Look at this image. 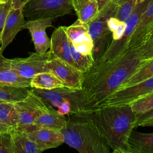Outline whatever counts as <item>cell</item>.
<instances>
[{"instance_id": "1", "label": "cell", "mask_w": 153, "mask_h": 153, "mask_svg": "<svg viewBox=\"0 0 153 153\" xmlns=\"http://www.w3.org/2000/svg\"><path fill=\"white\" fill-rule=\"evenodd\" d=\"M145 61L135 49H128L112 61L94 65L84 74L82 91L85 111L94 109Z\"/></svg>"}, {"instance_id": "2", "label": "cell", "mask_w": 153, "mask_h": 153, "mask_svg": "<svg viewBox=\"0 0 153 153\" xmlns=\"http://www.w3.org/2000/svg\"><path fill=\"white\" fill-rule=\"evenodd\" d=\"M85 112L113 152L129 153L128 140L135 121V114L130 105L101 107Z\"/></svg>"}, {"instance_id": "3", "label": "cell", "mask_w": 153, "mask_h": 153, "mask_svg": "<svg viewBox=\"0 0 153 153\" xmlns=\"http://www.w3.org/2000/svg\"><path fill=\"white\" fill-rule=\"evenodd\" d=\"M64 143L79 153H109L111 148L85 111L68 115L60 130Z\"/></svg>"}, {"instance_id": "4", "label": "cell", "mask_w": 153, "mask_h": 153, "mask_svg": "<svg viewBox=\"0 0 153 153\" xmlns=\"http://www.w3.org/2000/svg\"><path fill=\"white\" fill-rule=\"evenodd\" d=\"M117 8L115 1L112 0L88 23V32L93 42L94 65L100 60L112 41L107 22L110 17L115 16Z\"/></svg>"}, {"instance_id": "5", "label": "cell", "mask_w": 153, "mask_h": 153, "mask_svg": "<svg viewBox=\"0 0 153 153\" xmlns=\"http://www.w3.org/2000/svg\"><path fill=\"white\" fill-rule=\"evenodd\" d=\"M151 1L145 0L142 2L137 4L131 13L124 21L126 26L123 36L118 41L111 42L102 57L95 65L112 61L127 50V44L130 37L136 27L140 16L148 7Z\"/></svg>"}, {"instance_id": "6", "label": "cell", "mask_w": 153, "mask_h": 153, "mask_svg": "<svg viewBox=\"0 0 153 153\" xmlns=\"http://www.w3.org/2000/svg\"><path fill=\"white\" fill-rule=\"evenodd\" d=\"M73 10L71 0H30L23 8L28 20L55 18L70 14Z\"/></svg>"}, {"instance_id": "7", "label": "cell", "mask_w": 153, "mask_h": 153, "mask_svg": "<svg viewBox=\"0 0 153 153\" xmlns=\"http://www.w3.org/2000/svg\"><path fill=\"white\" fill-rule=\"evenodd\" d=\"M30 90L53 108H57L63 103H69L73 106L76 113L85 111L82 90L62 87L50 90L32 88Z\"/></svg>"}, {"instance_id": "8", "label": "cell", "mask_w": 153, "mask_h": 153, "mask_svg": "<svg viewBox=\"0 0 153 153\" xmlns=\"http://www.w3.org/2000/svg\"><path fill=\"white\" fill-rule=\"evenodd\" d=\"M152 92L153 77L145 81L115 90L100 102L94 109L106 106L130 105L135 100Z\"/></svg>"}, {"instance_id": "9", "label": "cell", "mask_w": 153, "mask_h": 153, "mask_svg": "<svg viewBox=\"0 0 153 153\" xmlns=\"http://www.w3.org/2000/svg\"><path fill=\"white\" fill-rule=\"evenodd\" d=\"M30 91L26 99L14 103L19 119L17 131L25 133L35 130V120L48 105L41 97Z\"/></svg>"}, {"instance_id": "10", "label": "cell", "mask_w": 153, "mask_h": 153, "mask_svg": "<svg viewBox=\"0 0 153 153\" xmlns=\"http://www.w3.org/2000/svg\"><path fill=\"white\" fill-rule=\"evenodd\" d=\"M46 68L62 82L65 87L74 90L82 89L84 73L75 67L51 55L46 63Z\"/></svg>"}, {"instance_id": "11", "label": "cell", "mask_w": 153, "mask_h": 153, "mask_svg": "<svg viewBox=\"0 0 153 153\" xmlns=\"http://www.w3.org/2000/svg\"><path fill=\"white\" fill-rule=\"evenodd\" d=\"M51 57L48 50L45 53H33L25 58L17 57L10 59L11 67L22 76L31 79L40 72L48 71L46 63Z\"/></svg>"}, {"instance_id": "12", "label": "cell", "mask_w": 153, "mask_h": 153, "mask_svg": "<svg viewBox=\"0 0 153 153\" xmlns=\"http://www.w3.org/2000/svg\"><path fill=\"white\" fill-rule=\"evenodd\" d=\"M65 30L69 41L79 52L87 55H93V42L88 32V23L81 22L78 19Z\"/></svg>"}, {"instance_id": "13", "label": "cell", "mask_w": 153, "mask_h": 153, "mask_svg": "<svg viewBox=\"0 0 153 153\" xmlns=\"http://www.w3.org/2000/svg\"><path fill=\"white\" fill-rule=\"evenodd\" d=\"M53 20L51 18L28 20L22 27V29H27L30 32L36 53H45L50 48V39L45 30L52 26Z\"/></svg>"}, {"instance_id": "14", "label": "cell", "mask_w": 153, "mask_h": 153, "mask_svg": "<svg viewBox=\"0 0 153 153\" xmlns=\"http://www.w3.org/2000/svg\"><path fill=\"white\" fill-rule=\"evenodd\" d=\"M23 8L13 9L10 8L4 23L0 51L3 53L5 49L12 42L17 33L22 29L25 23Z\"/></svg>"}, {"instance_id": "15", "label": "cell", "mask_w": 153, "mask_h": 153, "mask_svg": "<svg viewBox=\"0 0 153 153\" xmlns=\"http://www.w3.org/2000/svg\"><path fill=\"white\" fill-rule=\"evenodd\" d=\"M49 51L52 56L75 67L71 56L70 42L65 32V26H59L53 31L50 38Z\"/></svg>"}, {"instance_id": "16", "label": "cell", "mask_w": 153, "mask_h": 153, "mask_svg": "<svg viewBox=\"0 0 153 153\" xmlns=\"http://www.w3.org/2000/svg\"><path fill=\"white\" fill-rule=\"evenodd\" d=\"M26 134L42 151L58 147L64 143L63 135L59 130L38 128Z\"/></svg>"}, {"instance_id": "17", "label": "cell", "mask_w": 153, "mask_h": 153, "mask_svg": "<svg viewBox=\"0 0 153 153\" xmlns=\"http://www.w3.org/2000/svg\"><path fill=\"white\" fill-rule=\"evenodd\" d=\"M153 28V0H151L140 16L136 27L127 44V50L136 49L141 44L145 36Z\"/></svg>"}, {"instance_id": "18", "label": "cell", "mask_w": 153, "mask_h": 153, "mask_svg": "<svg viewBox=\"0 0 153 153\" xmlns=\"http://www.w3.org/2000/svg\"><path fill=\"white\" fill-rule=\"evenodd\" d=\"M30 79L20 75L11 66L10 59L0 51V84L17 87H30Z\"/></svg>"}, {"instance_id": "19", "label": "cell", "mask_w": 153, "mask_h": 153, "mask_svg": "<svg viewBox=\"0 0 153 153\" xmlns=\"http://www.w3.org/2000/svg\"><path fill=\"white\" fill-rule=\"evenodd\" d=\"M67 117L60 114L53 106L48 105L35 120L34 123L35 130L38 128H49L61 130L65 126Z\"/></svg>"}, {"instance_id": "20", "label": "cell", "mask_w": 153, "mask_h": 153, "mask_svg": "<svg viewBox=\"0 0 153 153\" xmlns=\"http://www.w3.org/2000/svg\"><path fill=\"white\" fill-rule=\"evenodd\" d=\"M129 153H153V133L132 130L128 140Z\"/></svg>"}, {"instance_id": "21", "label": "cell", "mask_w": 153, "mask_h": 153, "mask_svg": "<svg viewBox=\"0 0 153 153\" xmlns=\"http://www.w3.org/2000/svg\"><path fill=\"white\" fill-rule=\"evenodd\" d=\"M78 19L84 23L90 22L98 14L96 0H71Z\"/></svg>"}, {"instance_id": "22", "label": "cell", "mask_w": 153, "mask_h": 153, "mask_svg": "<svg viewBox=\"0 0 153 153\" xmlns=\"http://www.w3.org/2000/svg\"><path fill=\"white\" fill-rule=\"evenodd\" d=\"M13 153H41L43 152L25 132L19 131L12 133Z\"/></svg>"}, {"instance_id": "23", "label": "cell", "mask_w": 153, "mask_h": 153, "mask_svg": "<svg viewBox=\"0 0 153 153\" xmlns=\"http://www.w3.org/2000/svg\"><path fill=\"white\" fill-rule=\"evenodd\" d=\"M65 87L62 82L52 72L45 71L33 76L30 82V87L50 90Z\"/></svg>"}, {"instance_id": "24", "label": "cell", "mask_w": 153, "mask_h": 153, "mask_svg": "<svg viewBox=\"0 0 153 153\" xmlns=\"http://www.w3.org/2000/svg\"><path fill=\"white\" fill-rule=\"evenodd\" d=\"M0 124L11 132L18 130V115L14 103L5 102L0 103Z\"/></svg>"}, {"instance_id": "25", "label": "cell", "mask_w": 153, "mask_h": 153, "mask_svg": "<svg viewBox=\"0 0 153 153\" xmlns=\"http://www.w3.org/2000/svg\"><path fill=\"white\" fill-rule=\"evenodd\" d=\"M152 77L153 58L145 60L117 89L145 81Z\"/></svg>"}, {"instance_id": "26", "label": "cell", "mask_w": 153, "mask_h": 153, "mask_svg": "<svg viewBox=\"0 0 153 153\" xmlns=\"http://www.w3.org/2000/svg\"><path fill=\"white\" fill-rule=\"evenodd\" d=\"M30 91V90L25 87L0 84V101L15 103L26 99Z\"/></svg>"}, {"instance_id": "27", "label": "cell", "mask_w": 153, "mask_h": 153, "mask_svg": "<svg viewBox=\"0 0 153 153\" xmlns=\"http://www.w3.org/2000/svg\"><path fill=\"white\" fill-rule=\"evenodd\" d=\"M70 50L76 68L85 74L93 68L94 64V60L93 55L84 54L78 51L71 42Z\"/></svg>"}, {"instance_id": "28", "label": "cell", "mask_w": 153, "mask_h": 153, "mask_svg": "<svg viewBox=\"0 0 153 153\" xmlns=\"http://www.w3.org/2000/svg\"><path fill=\"white\" fill-rule=\"evenodd\" d=\"M135 50L143 60L153 58V28L145 36L140 45Z\"/></svg>"}, {"instance_id": "29", "label": "cell", "mask_w": 153, "mask_h": 153, "mask_svg": "<svg viewBox=\"0 0 153 153\" xmlns=\"http://www.w3.org/2000/svg\"><path fill=\"white\" fill-rule=\"evenodd\" d=\"M117 4L115 17L118 20L124 22L131 13L137 5V0H115Z\"/></svg>"}, {"instance_id": "30", "label": "cell", "mask_w": 153, "mask_h": 153, "mask_svg": "<svg viewBox=\"0 0 153 153\" xmlns=\"http://www.w3.org/2000/svg\"><path fill=\"white\" fill-rule=\"evenodd\" d=\"M130 106L135 114H142L153 109V92L135 100Z\"/></svg>"}, {"instance_id": "31", "label": "cell", "mask_w": 153, "mask_h": 153, "mask_svg": "<svg viewBox=\"0 0 153 153\" xmlns=\"http://www.w3.org/2000/svg\"><path fill=\"white\" fill-rule=\"evenodd\" d=\"M107 25L112 33V41H117L120 39L125 32L126 26L125 22L118 20L115 17H111L108 19Z\"/></svg>"}, {"instance_id": "32", "label": "cell", "mask_w": 153, "mask_h": 153, "mask_svg": "<svg viewBox=\"0 0 153 153\" xmlns=\"http://www.w3.org/2000/svg\"><path fill=\"white\" fill-rule=\"evenodd\" d=\"M12 133L11 131L0 132V153H13Z\"/></svg>"}, {"instance_id": "33", "label": "cell", "mask_w": 153, "mask_h": 153, "mask_svg": "<svg viewBox=\"0 0 153 153\" xmlns=\"http://www.w3.org/2000/svg\"><path fill=\"white\" fill-rule=\"evenodd\" d=\"M11 8V0L7 3L0 4V45L1 44L2 34L7 15Z\"/></svg>"}, {"instance_id": "34", "label": "cell", "mask_w": 153, "mask_h": 153, "mask_svg": "<svg viewBox=\"0 0 153 153\" xmlns=\"http://www.w3.org/2000/svg\"><path fill=\"white\" fill-rule=\"evenodd\" d=\"M152 117H153V109L142 114H135V121L134 124V128L137 127V126L139 123Z\"/></svg>"}, {"instance_id": "35", "label": "cell", "mask_w": 153, "mask_h": 153, "mask_svg": "<svg viewBox=\"0 0 153 153\" xmlns=\"http://www.w3.org/2000/svg\"><path fill=\"white\" fill-rule=\"evenodd\" d=\"M30 0H11V8L13 9L23 8Z\"/></svg>"}, {"instance_id": "36", "label": "cell", "mask_w": 153, "mask_h": 153, "mask_svg": "<svg viewBox=\"0 0 153 153\" xmlns=\"http://www.w3.org/2000/svg\"><path fill=\"white\" fill-rule=\"evenodd\" d=\"M98 5V12L102 10L112 0H96Z\"/></svg>"}, {"instance_id": "37", "label": "cell", "mask_w": 153, "mask_h": 153, "mask_svg": "<svg viewBox=\"0 0 153 153\" xmlns=\"http://www.w3.org/2000/svg\"><path fill=\"white\" fill-rule=\"evenodd\" d=\"M147 126L153 127V117L139 123L137 126V127H147Z\"/></svg>"}, {"instance_id": "38", "label": "cell", "mask_w": 153, "mask_h": 153, "mask_svg": "<svg viewBox=\"0 0 153 153\" xmlns=\"http://www.w3.org/2000/svg\"><path fill=\"white\" fill-rule=\"evenodd\" d=\"M10 0H0V4H5L7 3Z\"/></svg>"}, {"instance_id": "39", "label": "cell", "mask_w": 153, "mask_h": 153, "mask_svg": "<svg viewBox=\"0 0 153 153\" xmlns=\"http://www.w3.org/2000/svg\"><path fill=\"white\" fill-rule=\"evenodd\" d=\"M145 0H137V4L138 3H140V2H143Z\"/></svg>"}, {"instance_id": "40", "label": "cell", "mask_w": 153, "mask_h": 153, "mask_svg": "<svg viewBox=\"0 0 153 153\" xmlns=\"http://www.w3.org/2000/svg\"><path fill=\"white\" fill-rule=\"evenodd\" d=\"M1 102H1V101H0V103H1Z\"/></svg>"}]
</instances>
